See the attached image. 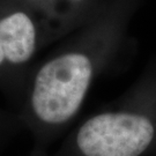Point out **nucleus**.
Instances as JSON below:
<instances>
[{
  "label": "nucleus",
  "instance_id": "nucleus-1",
  "mask_svg": "<svg viewBox=\"0 0 156 156\" xmlns=\"http://www.w3.org/2000/svg\"><path fill=\"white\" fill-rule=\"evenodd\" d=\"M141 1L104 0L87 22L34 64L16 115L38 145L69 128L95 80L126 43Z\"/></svg>",
  "mask_w": 156,
  "mask_h": 156
},
{
  "label": "nucleus",
  "instance_id": "nucleus-2",
  "mask_svg": "<svg viewBox=\"0 0 156 156\" xmlns=\"http://www.w3.org/2000/svg\"><path fill=\"white\" fill-rule=\"evenodd\" d=\"M156 153V65L109 108L66 135L55 156H148Z\"/></svg>",
  "mask_w": 156,
  "mask_h": 156
},
{
  "label": "nucleus",
  "instance_id": "nucleus-3",
  "mask_svg": "<svg viewBox=\"0 0 156 156\" xmlns=\"http://www.w3.org/2000/svg\"><path fill=\"white\" fill-rule=\"evenodd\" d=\"M74 30L23 0H0V90L15 109L38 52Z\"/></svg>",
  "mask_w": 156,
  "mask_h": 156
},
{
  "label": "nucleus",
  "instance_id": "nucleus-4",
  "mask_svg": "<svg viewBox=\"0 0 156 156\" xmlns=\"http://www.w3.org/2000/svg\"><path fill=\"white\" fill-rule=\"evenodd\" d=\"M78 29L98 11L104 0H23Z\"/></svg>",
  "mask_w": 156,
  "mask_h": 156
},
{
  "label": "nucleus",
  "instance_id": "nucleus-5",
  "mask_svg": "<svg viewBox=\"0 0 156 156\" xmlns=\"http://www.w3.org/2000/svg\"><path fill=\"white\" fill-rule=\"evenodd\" d=\"M17 124H22L16 113H9L0 108V141L6 134L14 131Z\"/></svg>",
  "mask_w": 156,
  "mask_h": 156
}]
</instances>
